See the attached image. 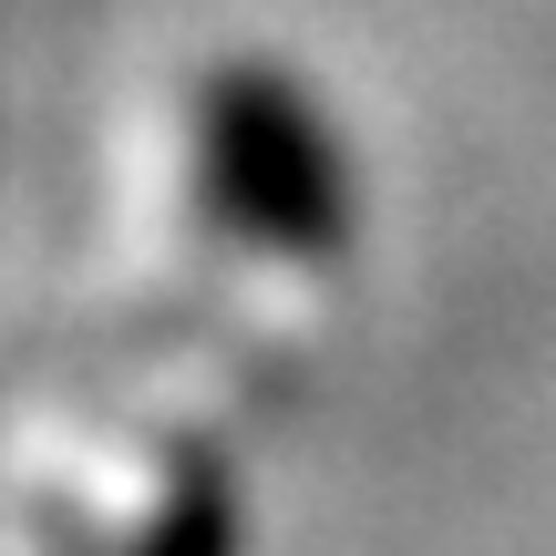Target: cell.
<instances>
[{
	"label": "cell",
	"mask_w": 556,
	"mask_h": 556,
	"mask_svg": "<svg viewBox=\"0 0 556 556\" xmlns=\"http://www.w3.org/2000/svg\"><path fill=\"white\" fill-rule=\"evenodd\" d=\"M186 206L238 248L319 258L340 238V176L268 73H217L186 103Z\"/></svg>",
	"instance_id": "obj_1"
}]
</instances>
